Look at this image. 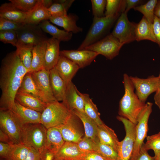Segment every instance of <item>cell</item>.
Segmentation results:
<instances>
[{
	"label": "cell",
	"instance_id": "25",
	"mask_svg": "<svg viewBox=\"0 0 160 160\" xmlns=\"http://www.w3.org/2000/svg\"><path fill=\"white\" fill-rule=\"evenodd\" d=\"M57 127L47 129L45 148L55 154L65 142Z\"/></svg>",
	"mask_w": 160,
	"mask_h": 160
},
{
	"label": "cell",
	"instance_id": "60",
	"mask_svg": "<svg viewBox=\"0 0 160 160\" xmlns=\"http://www.w3.org/2000/svg\"><path fill=\"white\" fill-rule=\"evenodd\" d=\"M55 160H62L58 159H56Z\"/></svg>",
	"mask_w": 160,
	"mask_h": 160
},
{
	"label": "cell",
	"instance_id": "10",
	"mask_svg": "<svg viewBox=\"0 0 160 160\" xmlns=\"http://www.w3.org/2000/svg\"><path fill=\"white\" fill-rule=\"evenodd\" d=\"M127 13L125 11L121 13L111 33L124 45L136 40L137 23L129 20Z\"/></svg>",
	"mask_w": 160,
	"mask_h": 160
},
{
	"label": "cell",
	"instance_id": "48",
	"mask_svg": "<svg viewBox=\"0 0 160 160\" xmlns=\"http://www.w3.org/2000/svg\"><path fill=\"white\" fill-rule=\"evenodd\" d=\"M153 24V32L156 43L160 47V18L155 15Z\"/></svg>",
	"mask_w": 160,
	"mask_h": 160
},
{
	"label": "cell",
	"instance_id": "18",
	"mask_svg": "<svg viewBox=\"0 0 160 160\" xmlns=\"http://www.w3.org/2000/svg\"><path fill=\"white\" fill-rule=\"evenodd\" d=\"M62 102L71 111L76 110L84 112L83 100L72 81L66 85L65 99Z\"/></svg>",
	"mask_w": 160,
	"mask_h": 160
},
{
	"label": "cell",
	"instance_id": "36",
	"mask_svg": "<svg viewBox=\"0 0 160 160\" xmlns=\"http://www.w3.org/2000/svg\"><path fill=\"white\" fill-rule=\"evenodd\" d=\"M105 16H112L117 14H121L125 11L126 8V0H107Z\"/></svg>",
	"mask_w": 160,
	"mask_h": 160
},
{
	"label": "cell",
	"instance_id": "8",
	"mask_svg": "<svg viewBox=\"0 0 160 160\" xmlns=\"http://www.w3.org/2000/svg\"><path fill=\"white\" fill-rule=\"evenodd\" d=\"M16 32L18 45L34 47L48 39L39 25L24 23Z\"/></svg>",
	"mask_w": 160,
	"mask_h": 160
},
{
	"label": "cell",
	"instance_id": "45",
	"mask_svg": "<svg viewBox=\"0 0 160 160\" xmlns=\"http://www.w3.org/2000/svg\"><path fill=\"white\" fill-rule=\"evenodd\" d=\"M80 150L83 153L94 151L95 140L84 136L77 143Z\"/></svg>",
	"mask_w": 160,
	"mask_h": 160
},
{
	"label": "cell",
	"instance_id": "40",
	"mask_svg": "<svg viewBox=\"0 0 160 160\" xmlns=\"http://www.w3.org/2000/svg\"><path fill=\"white\" fill-rule=\"evenodd\" d=\"M146 140L143 146L147 151L153 150L155 155L160 151V131L157 134L147 136Z\"/></svg>",
	"mask_w": 160,
	"mask_h": 160
},
{
	"label": "cell",
	"instance_id": "35",
	"mask_svg": "<svg viewBox=\"0 0 160 160\" xmlns=\"http://www.w3.org/2000/svg\"><path fill=\"white\" fill-rule=\"evenodd\" d=\"M16 52L24 66L30 72L33 47L18 45L16 47Z\"/></svg>",
	"mask_w": 160,
	"mask_h": 160
},
{
	"label": "cell",
	"instance_id": "52",
	"mask_svg": "<svg viewBox=\"0 0 160 160\" xmlns=\"http://www.w3.org/2000/svg\"><path fill=\"white\" fill-rule=\"evenodd\" d=\"M143 2L140 0H126V8L125 12H127L131 9H134Z\"/></svg>",
	"mask_w": 160,
	"mask_h": 160
},
{
	"label": "cell",
	"instance_id": "44",
	"mask_svg": "<svg viewBox=\"0 0 160 160\" xmlns=\"http://www.w3.org/2000/svg\"><path fill=\"white\" fill-rule=\"evenodd\" d=\"M0 17V31L13 30L17 31L24 24Z\"/></svg>",
	"mask_w": 160,
	"mask_h": 160
},
{
	"label": "cell",
	"instance_id": "26",
	"mask_svg": "<svg viewBox=\"0 0 160 160\" xmlns=\"http://www.w3.org/2000/svg\"><path fill=\"white\" fill-rule=\"evenodd\" d=\"M97 136L100 142L110 146L117 152L120 141L111 128L104 123L98 126Z\"/></svg>",
	"mask_w": 160,
	"mask_h": 160
},
{
	"label": "cell",
	"instance_id": "21",
	"mask_svg": "<svg viewBox=\"0 0 160 160\" xmlns=\"http://www.w3.org/2000/svg\"><path fill=\"white\" fill-rule=\"evenodd\" d=\"M84 153L77 143L65 142L55 156L56 159L62 160H81Z\"/></svg>",
	"mask_w": 160,
	"mask_h": 160
},
{
	"label": "cell",
	"instance_id": "31",
	"mask_svg": "<svg viewBox=\"0 0 160 160\" xmlns=\"http://www.w3.org/2000/svg\"><path fill=\"white\" fill-rule=\"evenodd\" d=\"M46 47L47 41L33 47L31 72L38 71L44 68Z\"/></svg>",
	"mask_w": 160,
	"mask_h": 160
},
{
	"label": "cell",
	"instance_id": "6",
	"mask_svg": "<svg viewBox=\"0 0 160 160\" xmlns=\"http://www.w3.org/2000/svg\"><path fill=\"white\" fill-rule=\"evenodd\" d=\"M23 125L11 110H0V129L9 136L14 144L21 143Z\"/></svg>",
	"mask_w": 160,
	"mask_h": 160
},
{
	"label": "cell",
	"instance_id": "49",
	"mask_svg": "<svg viewBox=\"0 0 160 160\" xmlns=\"http://www.w3.org/2000/svg\"><path fill=\"white\" fill-rule=\"evenodd\" d=\"M154 156H150L148 151L143 146L134 160H154Z\"/></svg>",
	"mask_w": 160,
	"mask_h": 160
},
{
	"label": "cell",
	"instance_id": "2",
	"mask_svg": "<svg viewBox=\"0 0 160 160\" xmlns=\"http://www.w3.org/2000/svg\"><path fill=\"white\" fill-rule=\"evenodd\" d=\"M123 82L124 93L119 101L118 113L119 116L136 125L145 103L134 92L133 84L127 73L123 75Z\"/></svg>",
	"mask_w": 160,
	"mask_h": 160
},
{
	"label": "cell",
	"instance_id": "30",
	"mask_svg": "<svg viewBox=\"0 0 160 160\" xmlns=\"http://www.w3.org/2000/svg\"><path fill=\"white\" fill-rule=\"evenodd\" d=\"M39 25L44 32L49 33L53 38L60 41H68L72 37V33L58 29L51 24L48 20L41 22Z\"/></svg>",
	"mask_w": 160,
	"mask_h": 160
},
{
	"label": "cell",
	"instance_id": "28",
	"mask_svg": "<svg viewBox=\"0 0 160 160\" xmlns=\"http://www.w3.org/2000/svg\"><path fill=\"white\" fill-rule=\"evenodd\" d=\"M153 24L149 22L143 16L137 24L136 29V40L139 41L147 40L156 43L153 28Z\"/></svg>",
	"mask_w": 160,
	"mask_h": 160
},
{
	"label": "cell",
	"instance_id": "51",
	"mask_svg": "<svg viewBox=\"0 0 160 160\" xmlns=\"http://www.w3.org/2000/svg\"><path fill=\"white\" fill-rule=\"evenodd\" d=\"M24 160H41L39 152L30 147L28 154Z\"/></svg>",
	"mask_w": 160,
	"mask_h": 160
},
{
	"label": "cell",
	"instance_id": "39",
	"mask_svg": "<svg viewBox=\"0 0 160 160\" xmlns=\"http://www.w3.org/2000/svg\"><path fill=\"white\" fill-rule=\"evenodd\" d=\"M30 147L21 143L13 144L9 155V160H24Z\"/></svg>",
	"mask_w": 160,
	"mask_h": 160
},
{
	"label": "cell",
	"instance_id": "27",
	"mask_svg": "<svg viewBox=\"0 0 160 160\" xmlns=\"http://www.w3.org/2000/svg\"><path fill=\"white\" fill-rule=\"evenodd\" d=\"M27 15L11 2L3 4L0 7V17L17 22L24 23Z\"/></svg>",
	"mask_w": 160,
	"mask_h": 160
},
{
	"label": "cell",
	"instance_id": "16",
	"mask_svg": "<svg viewBox=\"0 0 160 160\" xmlns=\"http://www.w3.org/2000/svg\"><path fill=\"white\" fill-rule=\"evenodd\" d=\"M66 86L72 80L80 68L79 67L67 58L60 55L54 67Z\"/></svg>",
	"mask_w": 160,
	"mask_h": 160
},
{
	"label": "cell",
	"instance_id": "33",
	"mask_svg": "<svg viewBox=\"0 0 160 160\" xmlns=\"http://www.w3.org/2000/svg\"><path fill=\"white\" fill-rule=\"evenodd\" d=\"M77 92L83 100L84 110L86 113L93 119L98 126L103 123L100 119V114L96 105L93 103L89 95L87 94L81 93L78 89Z\"/></svg>",
	"mask_w": 160,
	"mask_h": 160
},
{
	"label": "cell",
	"instance_id": "23",
	"mask_svg": "<svg viewBox=\"0 0 160 160\" xmlns=\"http://www.w3.org/2000/svg\"><path fill=\"white\" fill-rule=\"evenodd\" d=\"M50 85L52 91L56 100L60 102L65 99L66 85L59 76L55 67L49 71Z\"/></svg>",
	"mask_w": 160,
	"mask_h": 160
},
{
	"label": "cell",
	"instance_id": "3",
	"mask_svg": "<svg viewBox=\"0 0 160 160\" xmlns=\"http://www.w3.org/2000/svg\"><path fill=\"white\" fill-rule=\"evenodd\" d=\"M120 15L118 14L112 16L94 17L90 28L77 49H84L104 37Z\"/></svg>",
	"mask_w": 160,
	"mask_h": 160
},
{
	"label": "cell",
	"instance_id": "15",
	"mask_svg": "<svg viewBox=\"0 0 160 160\" xmlns=\"http://www.w3.org/2000/svg\"><path fill=\"white\" fill-rule=\"evenodd\" d=\"M99 54L86 49L60 51V55L65 57L77 65L80 68L89 65Z\"/></svg>",
	"mask_w": 160,
	"mask_h": 160
},
{
	"label": "cell",
	"instance_id": "56",
	"mask_svg": "<svg viewBox=\"0 0 160 160\" xmlns=\"http://www.w3.org/2000/svg\"><path fill=\"white\" fill-rule=\"evenodd\" d=\"M44 5L47 8H49L52 4L53 1L51 0H42Z\"/></svg>",
	"mask_w": 160,
	"mask_h": 160
},
{
	"label": "cell",
	"instance_id": "14",
	"mask_svg": "<svg viewBox=\"0 0 160 160\" xmlns=\"http://www.w3.org/2000/svg\"><path fill=\"white\" fill-rule=\"evenodd\" d=\"M78 118L72 111L67 121L64 124L57 127L65 142L77 143L82 138L83 134L77 124Z\"/></svg>",
	"mask_w": 160,
	"mask_h": 160
},
{
	"label": "cell",
	"instance_id": "50",
	"mask_svg": "<svg viewBox=\"0 0 160 160\" xmlns=\"http://www.w3.org/2000/svg\"><path fill=\"white\" fill-rule=\"evenodd\" d=\"M41 160H55L54 153L45 148L39 152Z\"/></svg>",
	"mask_w": 160,
	"mask_h": 160
},
{
	"label": "cell",
	"instance_id": "32",
	"mask_svg": "<svg viewBox=\"0 0 160 160\" xmlns=\"http://www.w3.org/2000/svg\"><path fill=\"white\" fill-rule=\"evenodd\" d=\"M18 90L31 94L46 103L44 97L39 91L32 78L31 72H28L25 75Z\"/></svg>",
	"mask_w": 160,
	"mask_h": 160
},
{
	"label": "cell",
	"instance_id": "22",
	"mask_svg": "<svg viewBox=\"0 0 160 160\" xmlns=\"http://www.w3.org/2000/svg\"><path fill=\"white\" fill-rule=\"evenodd\" d=\"M78 18L75 14L69 13L63 16L50 17L49 20L53 24L63 27L68 32L77 33L83 31V28L76 25Z\"/></svg>",
	"mask_w": 160,
	"mask_h": 160
},
{
	"label": "cell",
	"instance_id": "38",
	"mask_svg": "<svg viewBox=\"0 0 160 160\" xmlns=\"http://www.w3.org/2000/svg\"><path fill=\"white\" fill-rule=\"evenodd\" d=\"M95 151L107 160H116L117 152L110 146L100 142L98 138L95 140Z\"/></svg>",
	"mask_w": 160,
	"mask_h": 160
},
{
	"label": "cell",
	"instance_id": "58",
	"mask_svg": "<svg viewBox=\"0 0 160 160\" xmlns=\"http://www.w3.org/2000/svg\"><path fill=\"white\" fill-rule=\"evenodd\" d=\"M0 160H9L6 159H3L2 158H0Z\"/></svg>",
	"mask_w": 160,
	"mask_h": 160
},
{
	"label": "cell",
	"instance_id": "4",
	"mask_svg": "<svg viewBox=\"0 0 160 160\" xmlns=\"http://www.w3.org/2000/svg\"><path fill=\"white\" fill-rule=\"evenodd\" d=\"M62 102L56 101L47 104L41 113V123L47 129L64 124L71 114Z\"/></svg>",
	"mask_w": 160,
	"mask_h": 160
},
{
	"label": "cell",
	"instance_id": "17",
	"mask_svg": "<svg viewBox=\"0 0 160 160\" xmlns=\"http://www.w3.org/2000/svg\"><path fill=\"white\" fill-rule=\"evenodd\" d=\"M11 111L23 125L41 123V113L25 107L16 100Z\"/></svg>",
	"mask_w": 160,
	"mask_h": 160
},
{
	"label": "cell",
	"instance_id": "57",
	"mask_svg": "<svg viewBox=\"0 0 160 160\" xmlns=\"http://www.w3.org/2000/svg\"><path fill=\"white\" fill-rule=\"evenodd\" d=\"M154 160H160V151L155 155Z\"/></svg>",
	"mask_w": 160,
	"mask_h": 160
},
{
	"label": "cell",
	"instance_id": "53",
	"mask_svg": "<svg viewBox=\"0 0 160 160\" xmlns=\"http://www.w3.org/2000/svg\"><path fill=\"white\" fill-rule=\"evenodd\" d=\"M0 142L10 144H14L9 136L1 129H0Z\"/></svg>",
	"mask_w": 160,
	"mask_h": 160
},
{
	"label": "cell",
	"instance_id": "24",
	"mask_svg": "<svg viewBox=\"0 0 160 160\" xmlns=\"http://www.w3.org/2000/svg\"><path fill=\"white\" fill-rule=\"evenodd\" d=\"M50 17L47 8L43 4L42 0H39L34 8L27 14L24 23L39 25L44 20H49Z\"/></svg>",
	"mask_w": 160,
	"mask_h": 160
},
{
	"label": "cell",
	"instance_id": "43",
	"mask_svg": "<svg viewBox=\"0 0 160 160\" xmlns=\"http://www.w3.org/2000/svg\"><path fill=\"white\" fill-rule=\"evenodd\" d=\"M92 14L94 17H101L105 16L104 11L106 7V0H91Z\"/></svg>",
	"mask_w": 160,
	"mask_h": 160
},
{
	"label": "cell",
	"instance_id": "20",
	"mask_svg": "<svg viewBox=\"0 0 160 160\" xmlns=\"http://www.w3.org/2000/svg\"><path fill=\"white\" fill-rule=\"evenodd\" d=\"M15 100L25 107L41 113L47 105L39 98L19 90L16 94Z\"/></svg>",
	"mask_w": 160,
	"mask_h": 160
},
{
	"label": "cell",
	"instance_id": "1",
	"mask_svg": "<svg viewBox=\"0 0 160 160\" xmlns=\"http://www.w3.org/2000/svg\"><path fill=\"white\" fill-rule=\"evenodd\" d=\"M30 72L23 65L16 51L8 54L1 62L0 87L2 93L0 110H12L16 93L25 75Z\"/></svg>",
	"mask_w": 160,
	"mask_h": 160
},
{
	"label": "cell",
	"instance_id": "9",
	"mask_svg": "<svg viewBox=\"0 0 160 160\" xmlns=\"http://www.w3.org/2000/svg\"><path fill=\"white\" fill-rule=\"evenodd\" d=\"M153 104L150 102L145 103L136 125L135 138L133 149L129 160H134L138 154L146 137L148 131V122L150 116L152 112Z\"/></svg>",
	"mask_w": 160,
	"mask_h": 160
},
{
	"label": "cell",
	"instance_id": "47",
	"mask_svg": "<svg viewBox=\"0 0 160 160\" xmlns=\"http://www.w3.org/2000/svg\"><path fill=\"white\" fill-rule=\"evenodd\" d=\"M81 160H107L97 152L92 151L84 153Z\"/></svg>",
	"mask_w": 160,
	"mask_h": 160
},
{
	"label": "cell",
	"instance_id": "54",
	"mask_svg": "<svg viewBox=\"0 0 160 160\" xmlns=\"http://www.w3.org/2000/svg\"><path fill=\"white\" fill-rule=\"evenodd\" d=\"M154 99L155 104L160 109V86L156 92Z\"/></svg>",
	"mask_w": 160,
	"mask_h": 160
},
{
	"label": "cell",
	"instance_id": "11",
	"mask_svg": "<svg viewBox=\"0 0 160 160\" xmlns=\"http://www.w3.org/2000/svg\"><path fill=\"white\" fill-rule=\"evenodd\" d=\"M123 45L111 33L86 47L84 49L95 52L111 60L119 55V51Z\"/></svg>",
	"mask_w": 160,
	"mask_h": 160
},
{
	"label": "cell",
	"instance_id": "12",
	"mask_svg": "<svg viewBox=\"0 0 160 160\" xmlns=\"http://www.w3.org/2000/svg\"><path fill=\"white\" fill-rule=\"evenodd\" d=\"M135 89V93L139 99L145 103L148 96L156 92L160 86L159 78L153 76L146 79L129 76Z\"/></svg>",
	"mask_w": 160,
	"mask_h": 160
},
{
	"label": "cell",
	"instance_id": "37",
	"mask_svg": "<svg viewBox=\"0 0 160 160\" xmlns=\"http://www.w3.org/2000/svg\"><path fill=\"white\" fill-rule=\"evenodd\" d=\"M157 0H150L144 4L138 5L134 9L143 15L145 18L150 23L153 24L155 15L154 11L157 2Z\"/></svg>",
	"mask_w": 160,
	"mask_h": 160
},
{
	"label": "cell",
	"instance_id": "42",
	"mask_svg": "<svg viewBox=\"0 0 160 160\" xmlns=\"http://www.w3.org/2000/svg\"><path fill=\"white\" fill-rule=\"evenodd\" d=\"M0 40L4 44H10L16 47L18 40L16 31L7 30L0 31Z\"/></svg>",
	"mask_w": 160,
	"mask_h": 160
},
{
	"label": "cell",
	"instance_id": "19",
	"mask_svg": "<svg viewBox=\"0 0 160 160\" xmlns=\"http://www.w3.org/2000/svg\"><path fill=\"white\" fill-rule=\"evenodd\" d=\"M59 40L52 37L47 41L44 68L49 71L56 65L60 56Z\"/></svg>",
	"mask_w": 160,
	"mask_h": 160
},
{
	"label": "cell",
	"instance_id": "29",
	"mask_svg": "<svg viewBox=\"0 0 160 160\" xmlns=\"http://www.w3.org/2000/svg\"><path fill=\"white\" fill-rule=\"evenodd\" d=\"M82 122L85 131V136L93 140L98 138L97 136L98 125L85 112L78 110L72 111Z\"/></svg>",
	"mask_w": 160,
	"mask_h": 160
},
{
	"label": "cell",
	"instance_id": "59",
	"mask_svg": "<svg viewBox=\"0 0 160 160\" xmlns=\"http://www.w3.org/2000/svg\"><path fill=\"white\" fill-rule=\"evenodd\" d=\"M158 77H159V82H160V73H159V76H158Z\"/></svg>",
	"mask_w": 160,
	"mask_h": 160
},
{
	"label": "cell",
	"instance_id": "46",
	"mask_svg": "<svg viewBox=\"0 0 160 160\" xmlns=\"http://www.w3.org/2000/svg\"><path fill=\"white\" fill-rule=\"evenodd\" d=\"M13 144L0 142V158L9 160V155Z\"/></svg>",
	"mask_w": 160,
	"mask_h": 160
},
{
	"label": "cell",
	"instance_id": "13",
	"mask_svg": "<svg viewBox=\"0 0 160 160\" xmlns=\"http://www.w3.org/2000/svg\"><path fill=\"white\" fill-rule=\"evenodd\" d=\"M32 78L39 90L48 104L57 101L51 89L49 77V71L44 68L37 71L31 72Z\"/></svg>",
	"mask_w": 160,
	"mask_h": 160
},
{
	"label": "cell",
	"instance_id": "41",
	"mask_svg": "<svg viewBox=\"0 0 160 160\" xmlns=\"http://www.w3.org/2000/svg\"><path fill=\"white\" fill-rule=\"evenodd\" d=\"M9 1L19 10L27 14L34 8L39 0H9Z\"/></svg>",
	"mask_w": 160,
	"mask_h": 160
},
{
	"label": "cell",
	"instance_id": "5",
	"mask_svg": "<svg viewBox=\"0 0 160 160\" xmlns=\"http://www.w3.org/2000/svg\"><path fill=\"white\" fill-rule=\"evenodd\" d=\"M47 129L41 123L23 124L21 143L40 152L45 147Z\"/></svg>",
	"mask_w": 160,
	"mask_h": 160
},
{
	"label": "cell",
	"instance_id": "7",
	"mask_svg": "<svg viewBox=\"0 0 160 160\" xmlns=\"http://www.w3.org/2000/svg\"><path fill=\"white\" fill-rule=\"evenodd\" d=\"M117 119L124 124L126 133L124 139L119 142L116 160H129L132 154L135 138L136 125L120 116Z\"/></svg>",
	"mask_w": 160,
	"mask_h": 160
},
{
	"label": "cell",
	"instance_id": "34",
	"mask_svg": "<svg viewBox=\"0 0 160 160\" xmlns=\"http://www.w3.org/2000/svg\"><path fill=\"white\" fill-rule=\"evenodd\" d=\"M74 1V0L55 1L47 9L50 17H57L68 15L67 11Z\"/></svg>",
	"mask_w": 160,
	"mask_h": 160
},
{
	"label": "cell",
	"instance_id": "55",
	"mask_svg": "<svg viewBox=\"0 0 160 160\" xmlns=\"http://www.w3.org/2000/svg\"><path fill=\"white\" fill-rule=\"evenodd\" d=\"M155 16L160 18V0H158L154 11Z\"/></svg>",
	"mask_w": 160,
	"mask_h": 160
}]
</instances>
